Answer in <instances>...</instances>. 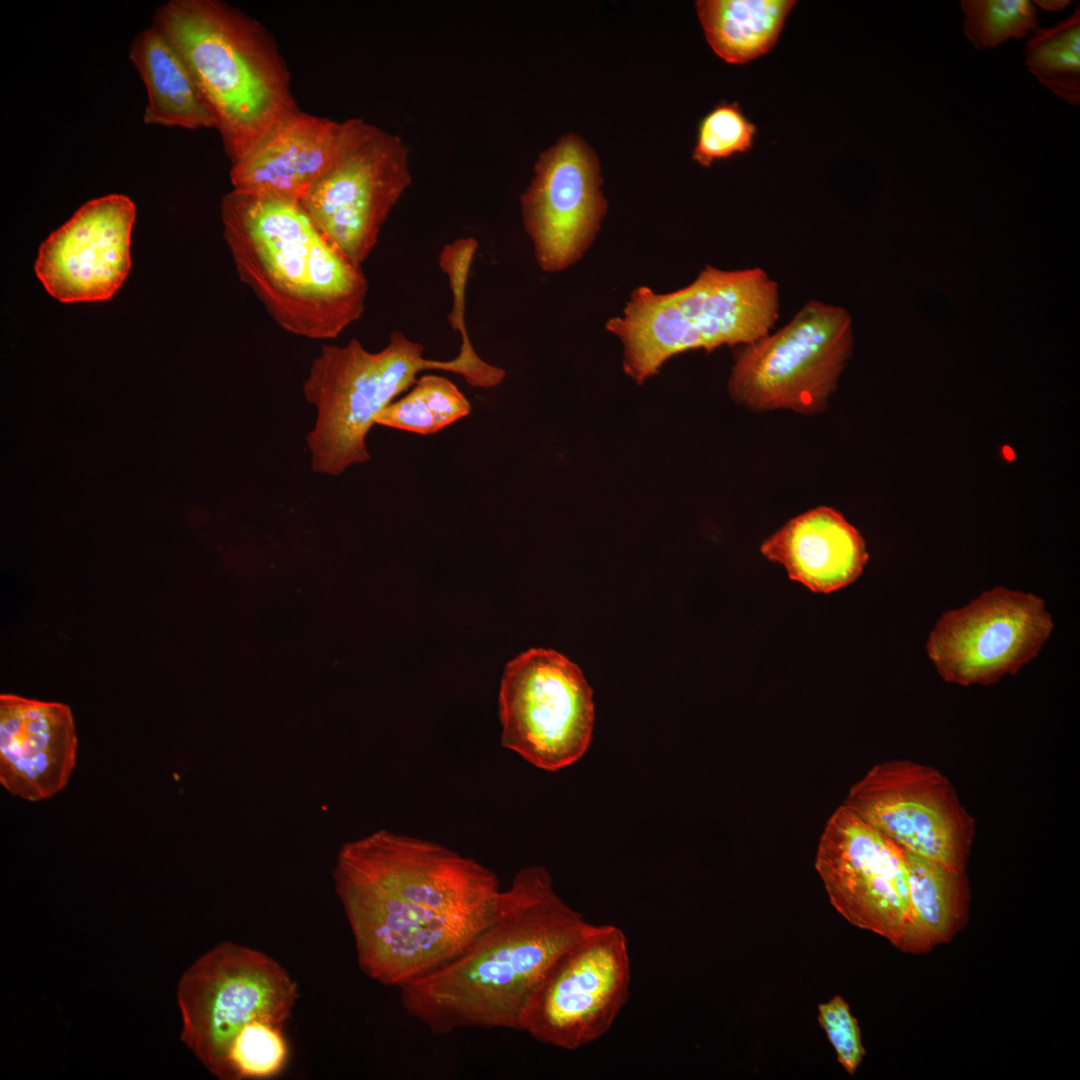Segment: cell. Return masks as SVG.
I'll return each mask as SVG.
<instances>
[{"label":"cell","instance_id":"obj_1","mask_svg":"<svg viewBox=\"0 0 1080 1080\" xmlns=\"http://www.w3.org/2000/svg\"><path fill=\"white\" fill-rule=\"evenodd\" d=\"M334 880L358 966L399 989L461 954L501 892L496 874L475 859L387 831L344 846Z\"/></svg>","mask_w":1080,"mask_h":1080},{"label":"cell","instance_id":"obj_2","mask_svg":"<svg viewBox=\"0 0 1080 1080\" xmlns=\"http://www.w3.org/2000/svg\"><path fill=\"white\" fill-rule=\"evenodd\" d=\"M592 925L558 895L546 868L524 867L461 954L399 989L402 1007L439 1036L462 1029L519 1031L532 992Z\"/></svg>","mask_w":1080,"mask_h":1080},{"label":"cell","instance_id":"obj_3","mask_svg":"<svg viewBox=\"0 0 1080 1080\" xmlns=\"http://www.w3.org/2000/svg\"><path fill=\"white\" fill-rule=\"evenodd\" d=\"M221 218L240 279L282 329L329 340L361 317L368 291L361 264L299 202L232 190Z\"/></svg>","mask_w":1080,"mask_h":1080},{"label":"cell","instance_id":"obj_4","mask_svg":"<svg viewBox=\"0 0 1080 1080\" xmlns=\"http://www.w3.org/2000/svg\"><path fill=\"white\" fill-rule=\"evenodd\" d=\"M187 64L234 161L298 111L277 46L259 23L214 0H175L155 25Z\"/></svg>","mask_w":1080,"mask_h":1080},{"label":"cell","instance_id":"obj_5","mask_svg":"<svg viewBox=\"0 0 1080 1080\" xmlns=\"http://www.w3.org/2000/svg\"><path fill=\"white\" fill-rule=\"evenodd\" d=\"M423 354V345L400 331H393L377 352L355 339L341 347L322 346L303 384L306 400L317 411L307 436L314 472L336 476L367 462L366 438L377 417L423 371L453 372L482 388L497 386L505 377L503 369L477 355L470 339L462 341L458 355L450 360L427 359Z\"/></svg>","mask_w":1080,"mask_h":1080},{"label":"cell","instance_id":"obj_6","mask_svg":"<svg viewBox=\"0 0 1080 1080\" xmlns=\"http://www.w3.org/2000/svg\"><path fill=\"white\" fill-rule=\"evenodd\" d=\"M778 284L761 268L706 266L677 291L646 286L630 295L606 328L623 344V367L642 383L672 356L696 349L743 346L770 333L779 318Z\"/></svg>","mask_w":1080,"mask_h":1080},{"label":"cell","instance_id":"obj_7","mask_svg":"<svg viewBox=\"0 0 1080 1080\" xmlns=\"http://www.w3.org/2000/svg\"><path fill=\"white\" fill-rule=\"evenodd\" d=\"M298 998L297 983L278 961L221 942L180 978L181 1039L211 1074L230 1080L229 1051L241 1028L256 1020L284 1027Z\"/></svg>","mask_w":1080,"mask_h":1080},{"label":"cell","instance_id":"obj_8","mask_svg":"<svg viewBox=\"0 0 1080 1080\" xmlns=\"http://www.w3.org/2000/svg\"><path fill=\"white\" fill-rule=\"evenodd\" d=\"M852 342L851 317L844 308L809 301L776 332L740 346L729 393L752 411L818 413L836 389Z\"/></svg>","mask_w":1080,"mask_h":1080},{"label":"cell","instance_id":"obj_9","mask_svg":"<svg viewBox=\"0 0 1080 1080\" xmlns=\"http://www.w3.org/2000/svg\"><path fill=\"white\" fill-rule=\"evenodd\" d=\"M628 940L612 924L592 925L549 968L527 1000L519 1031L578 1050L612 1027L630 991Z\"/></svg>","mask_w":1080,"mask_h":1080},{"label":"cell","instance_id":"obj_10","mask_svg":"<svg viewBox=\"0 0 1080 1080\" xmlns=\"http://www.w3.org/2000/svg\"><path fill=\"white\" fill-rule=\"evenodd\" d=\"M502 746L545 771L578 761L593 732L592 690L580 668L549 649L509 662L499 691Z\"/></svg>","mask_w":1080,"mask_h":1080},{"label":"cell","instance_id":"obj_11","mask_svg":"<svg viewBox=\"0 0 1080 1080\" xmlns=\"http://www.w3.org/2000/svg\"><path fill=\"white\" fill-rule=\"evenodd\" d=\"M411 181L408 148L400 137L349 119L335 161L300 204L330 242L361 264Z\"/></svg>","mask_w":1080,"mask_h":1080},{"label":"cell","instance_id":"obj_12","mask_svg":"<svg viewBox=\"0 0 1080 1080\" xmlns=\"http://www.w3.org/2000/svg\"><path fill=\"white\" fill-rule=\"evenodd\" d=\"M843 805L902 851L964 872L974 819L934 767L911 760L876 764L851 787Z\"/></svg>","mask_w":1080,"mask_h":1080},{"label":"cell","instance_id":"obj_13","mask_svg":"<svg viewBox=\"0 0 1080 1080\" xmlns=\"http://www.w3.org/2000/svg\"><path fill=\"white\" fill-rule=\"evenodd\" d=\"M1052 629L1041 598L997 587L944 613L926 649L945 681L990 685L1036 657Z\"/></svg>","mask_w":1080,"mask_h":1080},{"label":"cell","instance_id":"obj_14","mask_svg":"<svg viewBox=\"0 0 1080 1080\" xmlns=\"http://www.w3.org/2000/svg\"><path fill=\"white\" fill-rule=\"evenodd\" d=\"M815 868L833 907L852 925L902 939L909 908L903 851L843 804L819 839Z\"/></svg>","mask_w":1080,"mask_h":1080},{"label":"cell","instance_id":"obj_15","mask_svg":"<svg viewBox=\"0 0 1080 1080\" xmlns=\"http://www.w3.org/2000/svg\"><path fill=\"white\" fill-rule=\"evenodd\" d=\"M595 151L578 135H563L543 151L521 195V213L539 267L562 271L594 241L608 204Z\"/></svg>","mask_w":1080,"mask_h":1080},{"label":"cell","instance_id":"obj_16","mask_svg":"<svg viewBox=\"0 0 1080 1080\" xmlns=\"http://www.w3.org/2000/svg\"><path fill=\"white\" fill-rule=\"evenodd\" d=\"M134 203L107 195L81 206L41 245L35 273L47 292L65 303L109 299L130 268Z\"/></svg>","mask_w":1080,"mask_h":1080},{"label":"cell","instance_id":"obj_17","mask_svg":"<svg viewBox=\"0 0 1080 1080\" xmlns=\"http://www.w3.org/2000/svg\"><path fill=\"white\" fill-rule=\"evenodd\" d=\"M78 738L70 707L0 695V784L28 802L48 800L68 784Z\"/></svg>","mask_w":1080,"mask_h":1080},{"label":"cell","instance_id":"obj_18","mask_svg":"<svg viewBox=\"0 0 1080 1080\" xmlns=\"http://www.w3.org/2000/svg\"><path fill=\"white\" fill-rule=\"evenodd\" d=\"M348 128L349 120L290 114L232 161L233 190L300 203L335 161Z\"/></svg>","mask_w":1080,"mask_h":1080},{"label":"cell","instance_id":"obj_19","mask_svg":"<svg viewBox=\"0 0 1080 1080\" xmlns=\"http://www.w3.org/2000/svg\"><path fill=\"white\" fill-rule=\"evenodd\" d=\"M791 580L814 593H830L854 582L869 555L865 541L842 514L817 507L791 519L761 545Z\"/></svg>","mask_w":1080,"mask_h":1080},{"label":"cell","instance_id":"obj_20","mask_svg":"<svg viewBox=\"0 0 1080 1080\" xmlns=\"http://www.w3.org/2000/svg\"><path fill=\"white\" fill-rule=\"evenodd\" d=\"M130 57L145 84L147 124L186 129L217 128V121L187 64L156 27L133 41Z\"/></svg>","mask_w":1080,"mask_h":1080},{"label":"cell","instance_id":"obj_21","mask_svg":"<svg viewBox=\"0 0 1080 1080\" xmlns=\"http://www.w3.org/2000/svg\"><path fill=\"white\" fill-rule=\"evenodd\" d=\"M909 908L897 948L919 953L946 942L962 922L967 902L964 872L904 852Z\"/></svg>","mask_w":1080,"mask_h":1080},{"label":"cell","instance_id":"obj_22","mask_svg":"<svg viewBox=\"0 0 1080 1080\" xmlns=\"http://www.w3.org/2000/svg\"><path fill=\"white\" fill-rule=\"evenodd\" d=\"M794 0H699L697 16L714 53L746 64L776 45Z\"/></svg>","mask_w":1080,"mask_h":1080},{"label":"cell","instance_id":"obj_23","mask_svg":"<svg viewBox=\"0 0 1080 1080\" xmlns=\"http://www.w3.org/2000/svg\"><path fill=\"white\" fill-rule=\"evenodd\" d=\"M1029 71L1054 94L1080 103V6L1065 20L1032 32L1025 47Z\"/></svg>","mask_w":1080,"mask_h":1080},{"label":"cell","instance_id":"obj_24","mask_svg":"<svg viewBox=\"0 0 1080 1080\" xmlns=\"http://www.w3.org/2000/svg\"><path fill=\"white\" fill-rule=\"evenodd\" d=\"M963 31L975 49L993 48L1035 31L1036 5L1027 0H964Z\"/></svg>","mask_w":1080,"mask_h":1080},{"label":"cell","instance_id":"obj_25","mask_svg":"<svg viewBox=\"0 0 1080 1080\" xmlns=\"http://www.w3.org/2000/svg\"><path fill=\"white\" fill-rule=\"evenodd\" d=\"M756 134V125L738 102L720 101L698 123L692 159L707 168L716 161L748 153Z\"/></svg>","mask_w":1080,"mask_h":1080},{"label":"cell","instance_id":"obj_26","mask_svg":"<svg viewBox=\"0 0 1080 1080\" xmlns=\"http://www.w3.org/2000/svg\"><path fill=\"white\" fill-rule=\"evenodd\" d=\"M283 1027L264 1021L247 1023L234 1038L228 1057L230 1080L278 1075L288 1060Z\"/></svg>","mask_w":1080,"mask_h":1080},{"label":"cell","instance_id":"obj_27","mask_svg":"<svg viewBox=\"0 0 1080 1080\" xmlns=\"http://www.w3.org/2000/svg\"><path fill=\"white\" fill-rule=\"evenodd\" d=\"M818 1022L832 1044L839 1063L853 1075L859 1067L865 1049L856 1018L841 996H834L818 1006Z\"/></svg>","mask_w":1080,"mask_h":1080},{"label":"cell","instance_id":"obj_28","mask_svg":"<svg viewBox=\"0 0 1080 1080\" xmlns=\"http://www.w3.org/2000/svg\"><path fill=\"white\" fill-rule=\"evenodd\" d=\"M376 424L407 432L429 435L440 431L419 387L393 401L376 419Z\"/></svg>","mask_w":1080,"mask_h":1080},{"label":"cell","instance_id":"obj_29","mask_svg":"<svg viewBox=\"0 0 1080 1080\" xmlns=\"http://www.w3.org/2000/svg\"><path fill=\"white\" fill-rule=\"evenodd\" d=\"M415 384L421 390L440 430L470 413V403L449 379L427 374L419 377Z\"/></svg>","mask_w":1080,"mask_h":1080},{"label":"cell","instance_id":"obj_30","mask_svg":"<svg viewBox=\"0 0 1080 1080\" xmlns=\"http://www.w3.org/2000/svg\"><path fill=\"white\" fill-rule=\"evenodd\" d=\"M1036 6L1041 7L1047 11H1060L1070 4L1068 0H1036L1034 1Z\"/></svg>","mask_w":1080,"mask_h":1080}]
</instances>
